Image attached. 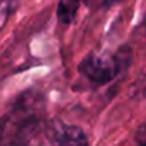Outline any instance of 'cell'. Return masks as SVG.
Here are the masks:
<instances>
[{
    "label": "cell",
    "instance_id": "cell-1",
    "mask_svg": "<svg viewBox=\"0 0 146 146\" xmlns=\"http://www.w3.org/2000/svg\"><path fill=\"white\" fill-rule=\"evenodd\" d=\"M119 72V63L98 54L86 56L79 64V73L95 85H106L115 79Z\"/></svg>",
    "mask_w": 146,
    "mask_h": 146
},
{
    "label": "cell",
    "instance_id": "cell-2",
    "mask_svg": "<svg viewBox=\"0 0 146 146\" xmlns=\"http://www.w3.org/2000/svg\"><path fill=\"white\" fill-rule=\"evenodd\" d=\"M46 136L52 146H89L88 135L76 125L53 122L47 126Z\"/></svg>",
    "mask_w": 146,
    "mask_h": 146
},
{
    "label": "cell",
    "instance_id": "cell-3",
    "mask_svg": "<svg viewBox=\"0 0 146 146\" xmlns=\"http://www.w3.org/2000/svg\"><path fill=\"white\" fill-rule=\"evenodd\" d=\"M80 0H60L57 5V19L62 25H70L76 19Z\"/></svg>",
    "mask_w": 146,
    "mask_h": 146
},
{
    "label": "cell",
    "instance_id": "cell-4",
    "mask_svg": "<svg viewBox=\"0 0 146 146\" xmlns=\"http://www.w3.org/2000/svg\"><path fill=\"white\" fill-rule=\"evenodd\" d=\"M105 2H106V5H112V3L116 2V0H105Z\"/></svg>",
    "mask_w": 146,
    "mask_h": 146
},
{
    "label": "cell",
    "instance_id": "cell-5",
    "mask_svg": "<svg viewBox=\"0 0 146 146\" xmlns=\"http://www.w3.org/2000/svg\"><path fill=\"white\" fill-rule=\"evenodd\" d=\"M140 146H146V143H143V145H140Z\"/></svg>",
    "mask_w": 146,
    "mask_h": 146
}]
</instances>
